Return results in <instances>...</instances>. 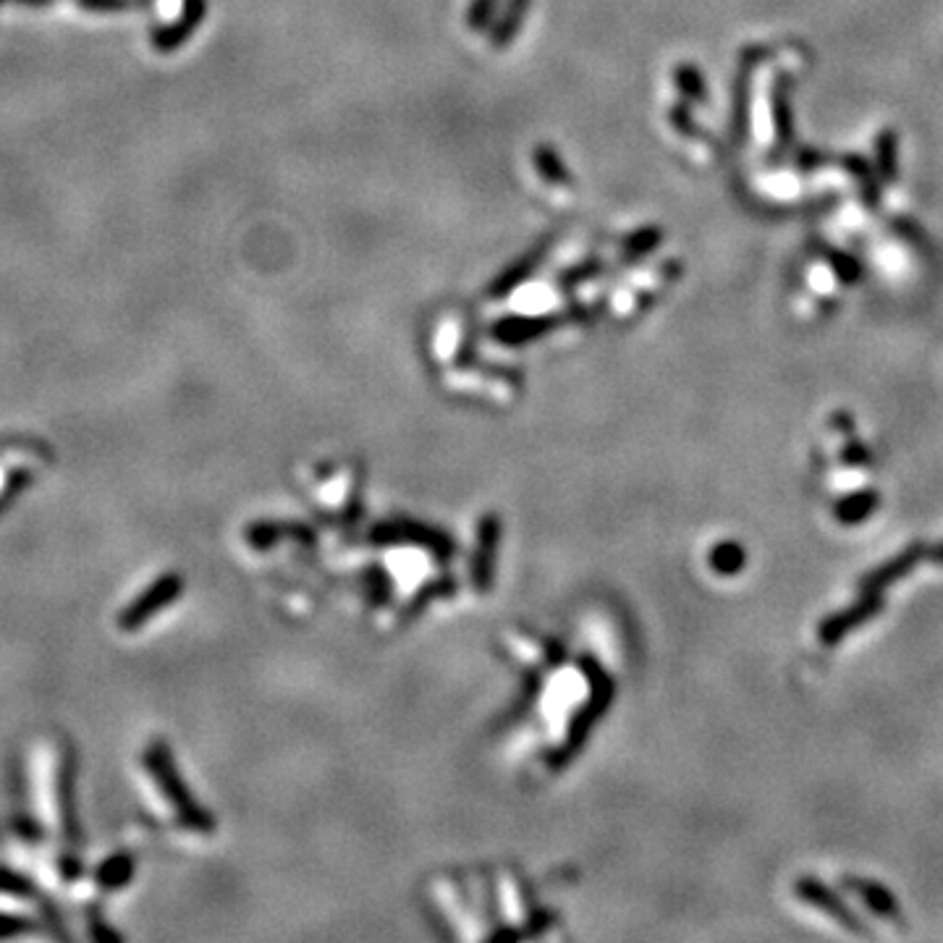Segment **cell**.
Instances as JSON below:
<instances>
[{
	"mask_svg": "<svg viewBox=\"0 0 943 943\" xmlns=\"http://www.w3.org/2000/svg\"><path fill=\"white\" fill-rule=\"evenodd\" d=\"M878 506H881V496L875 490H857L833 506V517L844 527H857V524L873 517Z\"/></svg>",
	"mask_w": 943,
	"mask_h": 943,
	"instance_id": "52a82bcc",
	"label": "cell"
},
{
	"mask_svg": "<svg viewBox=\"0 0 943 943\" xmlns=\"http://www.w3.org/2000/svg\"><path fill=\"white\" fill-rule=\"evenodd\" d=\"M925 548L923 543H912L907 551L896 553L894 558H888L886 564H881L878 569L868 572L865 577L860 579V587L865 592H881L886 590L888 585H894L896 579L907 577L917 564H920V558H923Z\"/></svg>",
	"mask_w": 943,
	"mask_h": 943,
	"instance_id": "5b68a950",
	"label": "cell"
},
{
	"mask_svg": "<svg viewBox=\"0 0 943 943\" xmlns=\"http://www.w3.org/2000/svg\"><path fill=\"white\" fill-rule=\"evenodd\" d=\"M930 558L936 561V564H943V543H938L933 551H930Z\"/></svg>",
	"mask_w": 943,
	"mask_h": 943,
	"instance_id": "8fae6325",
	"label": "cell"
},
{
	"mask_svg": "<svg viewBox=\"0 0 943 943\" xmlns=\"http://www.w3.org/2000/svg\"><path fill=\"white\" fill-rule=\"evenodd\" d=\"M881 611H883L881 592H865V598H860L857 603L844 608V611L831 613V616H826V619L820 621V627H818L820 640L826 642V645H836V642H841L844 637H849L854 629H860L862 624L873 621Z\"/></svg>",
	"mask_w": 943,
	"mask_h": 943,
	"instance_id": "3957f363",
	"label": "cell"
},
{
	"mask_svg": "<svg viewBox=\"0 0 943 943\" xmlns=\"http://www.w3.org/2000/svg\"><path fill=\"white\" fill-rule=\"evenodd\" d=\"M797 894L802 896L807 904H813V907L823 909L826 915H831L836 923L844 925V928L852 930V933H865V928H862V923H860V917L854 915L852 909L841 902L839 896L833 894L826 883H820L818 878H799V881H797Z\"/></svg>",
	"mask_w": 943,
	"mask_h": 943,
	"instance_id": "277c9868",
	"label": "cell"
},
{
	"mask_svg": "<svg viewBox=\"0 0 943 943\" xmlns=\"http://www.w3.org/2000/svg\"><path fill=\"white\" fill-rule=\"evenodd\" d=\"M181 587L184 585H181V579L176 577V574H163L160 579H155V582L118 616L121 632H137L139 627H145L147 621L155 619L163 608L171 606L173 600L179 598Z\"/></svg>",
	"mask_w": 943,
	"mask_h": 943,
	"instance_id": "7a4b0ae2",
	"label": "cell"
},
{
	"mask_svg": "<svg viewBox=\"0 0 943 943\" xmlns=\"http://www.w3.org/2000/svg\"><path fill=\"white\" fill-rule=\"evenodd\" d=\"M841 459H844V464H849V467H870V464H873V456H870L868 448L862 446V443H857V441H852V443H847V446H844V451H841Z\"/></svg>",
	"mask_w": 943,
	"mask_h": 943,
	"instance_id": "30bf717a",
	"label": "cell"
},
{
	"mask_svg": "<svg viewBox=\"0 0 943 943\" xmlns=\"http://www.w3.org/2000/svg\"><path fill=\"white\" fill-rule=\"evenodd\" d=\"M131 873V857L129 854H121V857H113L103 870H100V886L105 888H116L124 886L129 881Z\"/></svg>",
	"mask_w": 943,
	"mask_h": 943,
	"instance_id": "9c48e42d",
	"label": "cell"
},
{
	"mask_svg": "<svg viewBox=\"0 0 943 943\" xmlns=\"http://www.w3.org/2000/svg\"><path fill=\"white\" fill-rule=\"evenodd\" d=\"M844 883H847L849 891H854V894L860 896L862 904H865L870 912H875L878 917H886V920H891L894 925L904 923V915H902V909H899V902H896V896L891 894L886 886H881V883H875V881H868V878H854V875H849Z\"/></svg>",
	"mask_w": 943,
	"mask_h": 943,
	"instance_id": "8992f818",
	"label": "cell"
},
{
	"mask_svg": "<svg viewBox=\"0 0 943 943\" xmlns=\"http://www.w3.org/2000/svg\"><path fill=\"white\" fill-rule=\"evenodd\" d=\"M145 765L150 768L163 799L171 802L173 813H176V818H179L184 826L194 828V831H210V828H213V820L207 818L200 807L194 805L192 794L186 792L184 781H181L179 771H176V765H173L171 752H168L163 744H152L150 752H145Z\"/></svg>",
	"mask_w": 943,
	"mask_h": 943,
	"instance_id": "6da1fadb",
	"label": "cell"
},
{
	"mask_svg": "<svg viewBox=\"0 0 943 943\" xmlns=\"http://www.w3.org/2000/svg\"><path fill=\"white\" fill-rule=\"evenodd\" d=\"M713 569L721 574H737L744 566V551L739 543H721L713 553Z\"/></svg>",
	"mask_w": 943,
	"mask_h": 943,
	"instance_id": "ba28073f",
	"label": "cell"
}]
</instances>
